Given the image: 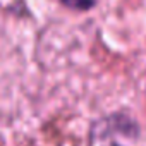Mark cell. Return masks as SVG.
Instances as JSON below:
<instances>
[{"label":"cell","instance_id":"cell-3","mask_svg":"<svg viewBox=\"0 0 146 146\" xmlns=\"http://www.w3.org/2000/svg\"><path fill=\"white\" fill-rule=\"evenodd\" d=\"M110 146H120V144H117V143H112V144H110Z\"/></svg>","mask_w":146,"mask_h":146},{"label":"cell","instance_id":"cell-1","mask_svg":"<svg viewBox=\"0 0 146 146\" xmlns=\"http://www.w3.org/2000/svg\"><path fill=\"white\" fill-rule=\"evenodd\" d=\"M95 132H100L102 136L117 132V134H124L129 137H136L139 134V127L134 119H131L125 113L117 112V113H112V115L102 119L98 124H95Z\"/></svg>","mask_w":146,"mask_h":146},{"label":"cell","instance_id":"cell-2","mask_svg":"<svg viewBox=\"0 0 146 146\" xmlns=\"http://www.w3.org/2000/svg\"><path fill=\"white\" fill-rule=\"evenodd\" d=\"M60 2L74 11H90L91 7H95L96 0H60Z\"/></svg>","mask_w":146,"mask_h":146}]
</instances>
